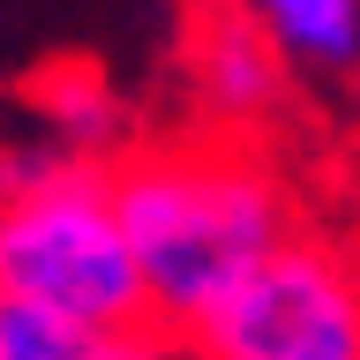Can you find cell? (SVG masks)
<instances>
[{
	"label": "cell",
	"instance_id": "6da1fadb",
	"mask_svg": "<svg viewBox=\"0 0 360 360\" xmlns=\"http://www.w3.org/2000/svg\"><path fill=\"white\" fill-rule=\"evenodd\" d=\"M105 202L143 278L150 323L180 338L292 233L285 180L225 135L128 143L105 165Z\"/></svg>",
	"mask_w": 360,
	"mask_h": 360
},
{
	"label": "cell",
	"instance_id": "7a4b0ae2",
	"mask_svg": "<svg viewBox=\"0 0 360 360\" xmlns=\"http://www.w3.org/2000/svg\"><path fill=\"white\" fill-rule=\"evenodd\" d=\"M0 292L68 315L90 338L150 323L143 278L105 202V173H68L30 195H0Z\"/></svg>",
	"mask_w": 360,
	"mask_h": 360
},
{
	"label": "cell",
	"instance_id": "3957f363",
	"mask_svg": "<svg viewBox=\"0 0 360 360\" xmlns=\"http://www.w3.org/2000/svg\"><path fill=\"white\" fill-rule=\"evenodd\" d=\"M195 360H360V263L285 233L218 308L188 330Z\"/></svg>",
	"mask_w": 360,
	"mask_h": 360
},
{
	"label": "cell",
	"instance_id": "277c9868",
	"mask_svg": "<svg viewBox=\"0 0 360 360\" xmlns=\"http://www.w3.org/2000/svg\"><path fill=\"white\" fill-rule=\"evenodd\" d=\"M188 75H195V98H202L210 135H225V143H248V128H270L278 105H285V60H278L270 38L255 22H240L225 0H210L195 15Z\"/></svg>",
	"mask_w": 360,
	"mask_h": 360
},
{
	"label": "cell",
	"instance_id": "5b68a950",
	"mask_svg": "<svg viewBox=\"0 0 360 360\" xmlns=\"http://www.w3.org/2000/svg\"><path fill=\"white\" fill-rule=\"evenodd\" d=\"M30 120H38L45 143H60L68 158H83L105 173L112 158H120V135H128V105H120V90L83 60H60L45 68L38 83H30Z\"/></svg>",
	"mask_w": 360,
	"mask_h": 360
},
{
	"label": "cell",
	"instance_id": "8992f818",
	"mask_svg": "<svg viewBox=\"0 0 360 360\" xmlns=\"http://www.w3.org/2000/svg\"><path fill=\"white\" fill-rule=\"evenodd\" d=\"M240 22H255L285 68L345 75L360 68V0H225Z\"/></svg>",
	"mask_w": 360,
	"mask_h": 360
},
{
	"label": "cell",
	"instance_id": "52a82bcc",
	"mask_svg": "<svg viewBox=\"0 0 360 360\" xmlns=\"http://www.w3.org/2000/svg\"><path fill=\"white\" fill-rule=\"evenodd\" d=\"M83 345H90V330H75L68 315L0 292V360H75Z\"/></svg>",
	"mask_w": 360,
	"mask_h": 360
},
{
	"label": "cell",
	"instance_id": "ba28073f",
	"mask_svg": "<svg viewBox=\"0 0 360 360\" xmlns=\"http://www.w3.org/2000/svg\"><path fill=\"white\" fill-rule=\"evenodd\" d=\"M75 360H195L188 338L165 330V323H128V330H98Z\"/></svg>",
	"mask_w": 360,
	"mask_h": 360
}]
</instances>
